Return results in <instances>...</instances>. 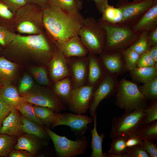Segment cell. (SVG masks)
Returning a JSON list of instances; mask_svg holds the SVG:
<instances>
[{
    "instance_id": "1",
    "label": "cell",
    "mask_w": 157,
    "mask_h": 157,
    "mask_svg": "<svg viewBox=\"0 0 157 157\" xmlns=\"http://www.w3.org/2000/svg\"><path fill=\"white\" fill-rule=\"evenodd\" d=\"M85 19L80 13H70L55 7L43 10L44 28L54 42L79 35Z\"/></svg>"
},
{
    "instance_id": "2",
    "label": "cell",
    "mask_w": 157,
    "mask_h": 157,
    "mask_svg": "<svg viewBox=\"0 0 157 157\" xmlns=\"http://www.w3.org/2000/svg\"><path fill=\"white\" fill-rule=\"evenodd\" d=\"M97 22L105 33L104 51H120L125 49L135 42L141 33L134 31L131 25L112 24L101 18Z\"/></svg>"
},
{
    "instance_id": "3",
    "label": "cell",
    "mask_w": 157,
    "mask_h": 157,
    "mask_svg": "<svg viewBox=\"0 0 157 157\" xmlns=\"http://www.w3.org/2000/svg\"><path fill=\"white\" fill-rule=\"evenodd\" d=\"M7 46L15 52L37 56L45 63L50 61L56 49H53L44 32L27 35L17 34L14 40Z\"/></svg>"
},
{
    "instance_id": "4",
    "label": "cell",
    "mask_w": 157,
    "mask_h": 157,
    "mask_svg": "<svg viewBox=\"0 0 157 157\" xmlns=\"http://www.w3.org/2000/svg\"><path fill=\"white\" fill-rule=\"evenodd\" d=\"M14 25L18 33L35 35L44 32L43 10L27 3L15 14Z\"/></svg>"
},
{
    "instance_id": "5",
    "label": "cell",
    "mask_w": 157,
    "mask_h": 157,
    "mask_svg": "<svg viewBox=\"0 0 157 157\" xmlns=\"http://www.w3.org/2000/svg\"><path fill=\"white\" fill-rule=\"evenodd\" d=\"M115 104L125 113L144 108L148 99L140 91L135 83L124 78L118 81L116 92Z\"/></svg>"
},
{
    "instance_id": "6",
    "label": "cell",
    "mask_w": 157,
    "mask_h": 157,
    "mask_svg": "<svg viewBox=\"0 0 157 157\" xmlns=\"http://www.w3.org/2000/svg\"><path fill=\"white\" fill-rule=\"evenodd\" d=\"M144 108L136 109L125 113L120 117H115L111 123L110 133L111 138L118 136L127 138L131 135L138 134L143 125L145 114Z\"/></svg>"
},
{
    "instance_id": "7",
    "label": "cell",
    "mask_w": 157,
    "mask_h": 157,
    "mask_svg": "<svg viewBox=\"0 0 157 157\" xmlns=\"http://www.w3.org/2000/svg\"><path fill=\"white\" fill-rule=\"evenodd\" d=\"M79 35L89 52L99 55L104 51L105 33L94 18L89 17L85 19Z\"/></svg>"
},
{
    "instance_id": "8",
    "label": "cell",
    "mask_w": 157,
    "mask_h": 157,
    "mask_svg": "<svg viewBox=\"0 0 157 157\" xmlns=\"http://www.w3.org/2000/svg\"><path fill=\"white\" fill-rule=\"evenodd\" d=\"M44 128L53 144L56 152L60 157H74L85 153L88 145L86 137L81 135L75 140H72L65 136L59 135L49 127Z\"/></svg>"
},
{
    "instance_id": "9",
    "label": "cell",
    "mask_w": 157,
    "mask_h": 157,
    "mask_svg": "<svg viewBox=\"0 0 157 157\" xmlns=\"http://www.w3.org/2000/svg\"><path fill=\"white\" fill-rule=\"evenodd\" d=\"M22 97V101L38 106L49 108L56 113L67 109L66 106L54 92L48 91L27 92Z\"/></svg>"
},
{
    "instance_id": "10",
    "label": "cell",
    "mask_w": 157,
    "mask_h": 157,
    "mask_svg": "<svg viewBox=\"0 0 157 157\" xmlns=\"http://www.w3.org/2000/svg\"><path fill=\"white\" fill-rule=\"evenodd\" d=\"M92 121V118L84 114L57 113L55 120L51 127L53 129L58 126H68L76 134L82 135L88 128V124Z\"/></svg>"
},
{
    "instance_id": "11",
    "label": "cell",
    "mask_w": 157,
    "mask_h": 157,
    "mask_svg": "<svg viewBox=\"0 0 157 157\" xmlns=\"http://www.w3.org/2000/svg\"><path fill=\"white\" fill-rule=\"evenodd\" d=\"M154 3V0L119 2L116 7L119 8L122 13V23L132 26L152 7Z\"/></svg>"
},
{
    "instance_id": "12",
    "label": "cell",
    "mask_w": 157,
    "mask_h": 157,
    "mask_svg": "<svg viewBox=\"0 0 157 157\" xmlns=\"http://www.w3.org/2000/svg\"><path fill=\"white\" fill-rule=\"evenodd\" d=\"M118 82L117 77L107 73L94 91L89 109L92 117L97 113V108L103 100L116 93Z\"/></svg>"
},
{
    "instance_id": "13",
    "label": "cell",
    "mask_w": 157,
    "mask_h": 157,
    "mask_svg": "<svg viewBox=\"0 0 157 157\" xmlns=\"http://www.w3.org/2000/svg\"><path fill=\"white\" fill-rule=\"evenodd\" d=\"M94 90L92 86L85 84L74 88L68 106L74 113L84 114L89 109Z\"/></svg>"
},
{
    "instance_id": "14",
    "label": "cell",
    "mask_w": 157,
    "mask_h": 157,
    "mask_svg": "<svg viewBox=\"0 0 157 157\" xmlns=\"http://www.w3.org/2000/svg\"><path fill=\"white\" fill-rule=\"evenodd\" d=\"M67 60L74 88L85 85L88 74L87 56L67 58Z\"/></svg>"
},
{
    "instance_id": "15",
    "label": "cell",
    "mask_w": 157,
    "mask_h": 157,
    "mask_svg": "<svg viewBox=\"0 0 157 157\" xmlns=\"http://www.w3.org/2000/svg\"><path fill=\"white\" fill-rule=\"evenodd\" d=\"M99 57L107 72L116 77L127 72L120 51H103Z\"/></svg>"
},
{
    "instance_id": "16",
    "label": "cell",
    "mask_w": 157,
    "mask_h": 157,
    "mask_svg": "<svg viewBox=\"0 0 157 157\" xmlns=\"http://www.w3.org/2000/svg\"><path fill=\"white\" fill-rule=\"evenodd\" d=\"M55 43L66 58L86 57L89 53L79 35Z\"/></svg>"
},
{
    "instance_id": "17",
    "label": "cell",
    "mask_w": 157,
    "mask_h": 157,
    "mask_svg": "<svg viewBox=\"0 0 157 157\" xmlns=\"http://www.w3.org/2000/svg\"><path fill=\"white\" fill-rule=\"evenodd\" d=\"M87 57L88 74L86 84L92 86L95 90L108 73L96 54L89 52Z\"/></svg>"
},
{
    "instance_id": "18",
    "label": "cell",
    "mask_w": 157,
    "mask_h": 157,
    "mask_svg": "<svg viewBox=\"0 0 157 157\" xmlns=\"http://www.w3.org/2000/svg\"><path fill=\"white\" fill-rule=\"evenodd\" d=\"M49 62L50 74L55 82L70 77L67 58L57 47Z\"/></svg>"
},
{
    "instance_id": "19",
    "label": "cell",
    "mask_w": 157,
    "mask_h": 157,
    "mask_svg": "<svg viewBox=\"0 0 157 157\" xmlns=\"http://www.w3.org/2000/svg\"><path fill=\"white\" fill-rule=\"evenodd\" d=\"M157 26V0L152 7L132 26L135 32H149Z\"/></svg>"
},
{
    "instance_id": "20",
    "label": "cell",
    "mask_w": 157,
    "mask_h": 157,
    "mask_svg": "<svg viewBox=\"0 0 157 157\" xmlns=\"http://www.w3.org/2000/svg\"><path fill=\"white\" fill-rule=\"evenodd\" d=\"M19 111L12 110L3 121L0 129V134L15 136L22 132V120Z\"/></svg>"
},
{
    "instance_id": "21",
    "label": "cell",
    "mask_w": 157,
    "mask_h": 157,
    "mask_svg": "<svg viewBox=\"0 0 157 157\" xmlns=\"http://www.w3.org/2000/svg\"><path fill=\"white\" fill-rule=\"evenodd\" d=\"M74 89L71 78L69 77L56 82L53 90L56 96L65 106L68 105Z\"/></svg>"
},
{
    "instance_id": "22",
    "label": "cell",
    "mask_w": 157,
    "mask_h": 157,
    "mask_svg": "<svg viewBox=\"0 0 157 157\" xmlns=\"http://www.w3.org/2000/svg\"><path fill=\"white\" fill-rule=\"evenodd\" d=\"M36 138L34 136L27 133L19 135L14 146L15 149L24 150L34 155L40 147Z\"/></svg>"
},
{
    "instance_id": "23",
    "label": "cell",
    "mask_w": 157,
    "mask_h": 157,
    "mask_svg": "<svg viewBox=\"0 0 157 157\" xmlns=\"http://www.w3.org/2000/svg\"><path fill=\"white\" fill-rule=\"evenodd\" d=\"M129 72L130 76L133 80L144 83L157 77V65L150 67H137Z\"/></svg>"
},
{
    "instance_id": "24",
    "label": "cell",
    "mask_w": 157,
    "mask_h": 157,
    "mask_svg": "<svg viewBox=\"0 0 157 157\" xmlns=\"http://www.w3.org/2000/svg\"><path fill=\"white\" fill-rule=\"evenodd\" d=\"M22 131L40 140H45L49 137L43 126L21 115Z\"/></svg>"
},
{
    "instance_id": "25",
    "label": "cell",
    "mask_w": 157,
    "mask_h": 157,
    "mask_svg": "<svg viewBox=\"0 0 157 157\" xmlns=\"http://www.w3.org/2000/svg\"><path fill=\"white\" fill-rule=\"evenodd\" d=\"M97 113L93 117L94 127L93 129H90L92 134V140L91 142L92 152L90 157H104L102 151V145L103 139L105 136L104 133L99 135L97 129Z\"/></svg>"
},
{
    "instance_id": "26",
    "label": "cell",
    "mask_w": 157,
    "mask_h": 157,
    "mask_svg": "<svg viewBox=\"0 0 157 157\" xmlns=\"http://www.w3.org/2000/svg\"><path fill=\"white\" fill-rule=\"evenodd\" d=\"M47 0L49 6L57 7L71 13H80L83 7L81 0Z\"/></svg>"
},
{
    "instance_id": "27",
    "label": "cell",
    "mask_w": 157,
    "mask_h": 157,
    "mask_svg": "<svg viewBox=\"0 0 157 157\" xmlns=\"http://www.w3.org/2000/svg\"><path fill=\"white\" fill-rule=\"evenodd\" d=\"M1 99L16 109L22 101V97L19 96L16 88L9 85H6L3 87Z\"/></svg>"
},
{
    "instance_id": "28",
    "label": "cell",
    "mask_w": 157,
    "mask_h": 157,
    "mask_svg": "<svg viewBox=\"0 0 157 157\" xmlns=\"http://www.w3.org/2000/svg\"><path fill=\"white\" fill-rule=\"evenodd\" d=\"M112 139L110 149L107 153H103L104 157H123L127 148L126 138L118 136Z\"/></svg>"
},
{
    "instance_id": "29",
    "label": "cell",
    "mask_w": 157,
    "mask_h": 157,
    "mask_svg": "<svg viewBox=\"0 0 157 157\" xmlns=\"http://www.w3.org/2000/svg\"><path fill=\"white\" fill-rule=\"evenodd\" d=\"M35 113L44 125L48 127L51 126L54 122L56 116V113L47 107L34 105Z\"/></svg>"
},
{
    "instance_id": "30",
    "label": "cell",
    "mask_w": 157,
    "mask_h": 157,
    "mask_svg": "<svg viewBox=\"0 0 157 157\" xmlns=\"http://www.w3.org/2000/svg\"><path fill=\"white\" fill-rule=\"evenodd\" d=\"M102 16V20L112 24L122 23L123 16L121 9L118 7L108 4L104 10Z\"/></svg>"
},
{
    "instance_id": "31",
    "label": "cell",
    "mask_w": 157,
    "mask_h": 157,
    "mask_svg": "<svg viewBox=\"0 0 157 157\" xmlns=\"http://www.w3.org/2000/svg\"><path fill=\"white\" fill-rule=\"evenodd\" d=\"M17 68L15 63L4 57H0V79L6 82L10 80L14 76Z\"/></svg>"
},
{
    "instance_id": "32",
    "label": "cell",
    "mask_w": 157,
    "mask_h": 157,
    "mask_svg": "<svg viewBox=\"0 0 157 157\" xmlns=\"http://www.w3.org/2000/svg\"><path fill=\"white\" fill-rule=\"evenodd\" d=\"M137 135L143 141L154 142L157 140V121L143 125Z\"/></svg>"
},
{
    "instance_id": "33",
    "label": "cell",
    "mask_w": 157,
    "mask_h": 157,
    "mask_svg": "<svg viewBox=\"0 0 157 157\" xmlns=\"http://www.w3.org/2000/svg\"><path fill=\"white\" fill-rule=\"evenodd\" d=\"M121 51L128 71H132L137 67L140 55L129 47Z\"/></svg>"
},
{
    "instance_id": "34",
    "label": "cell",
    "mask_w": 157,
    "mask_h": 157,
    "mask_svg": "<svg viewBox=\"0 0 157 157\" xmlns=\"http://www.w3.org/2000/svg\"><path fill=\"white\" fill-rule=\"evenodd\" d=\"M141 93L148 99L151 101L157 99V77L142 85H138Z\"/></svg>"
},
{
    "instance_id": "35",
    "label": "cell",
    "mask_w": 157,
    "mask_h": 157,
    "mask_svg": "<svg viewBox=\"0 0 157 157\" xmlns=\"http://www.w3.org/2000/svg\"><path fill=\"white\" fill-rule=\"evenodd\" d=\"M33 106L31 103L22 101L17 109L26 118L44 126V125L36 115Z\"/></svg>"
},
{
    "instance_id": "36",
    "label": "cell",
    "mask_w": 157,
    "mask_h": 157,
    "mask_svg": "<svg viewBox=\"0 0 157 157\" xmlns=\"http://www.w3.org/2000/svg\"><path fill=\"white\" fill-rule=\"evenodd\" d=\"M149 32H142L138 39L129 47L140 55L148 51L151 47L148 42Z\"/></svg>"
},
{
    "instance_id": "37",
    "label": "cell",
    "mask_w": 157,
    "mask_h": 157,
    "mask_svg": "<svg viewBox=\"0 0 157 157\" xmlns=\"http://www.w3.org/2000/svg\"><path fill=\"white\" fill-rule=\"evenodd\" d=\"M15 136L0 134V156H8L15 144Z\"/></svg>"
},
{
    "instance_id": "38",
    "label": "cell",
    "mask_w": 157,
    "mask_h": 157,
    "mask_svg": "<svg viewBox=\"0 0 157 157\" xmlns=\"http://www.w3.org/2000/svg\"><path fill=\"white\" fill-rule=\"evenodd\" d=\"M16 35L9 26L0 24V45L1 46H7L12 42Z\"/></svg>"
},
{
    "instance_id": "39",
    "label": "cell",
    "mask_w": 157,
    "mask_h": 157,
    "mask_svg": "<svg viewBox=\"0 0 157 157\" xmlns=\"http://www.w3.org/2000/svg\"><path fill=\"white\" fill-rule=\"evenodd\" d=\"M30 71L37 82L43 85H48L49 84V81L46 70L41 67L31 68Z\"/></svg>"
},
{
    "instance_id": "40",
    "label": "cell",
    "mask_w": 157,
    "mask_h": 157,
    "mask_svg": "<svg viewBox=\"0 0 157 157\" xmlns=\"http://www.w3.org/2000/svg\"><path fill=\"white\" fill-rule=\"evenodd\" d=\"M152 101V103L149 105H147L144 109L145 117L143 125L157 121V100Z\"/></svg>"
},
{
    "instance_id": "41",
    "label": "cell",
    "mask_w": 157,
    "mask_h": 157,
    "mask_svg": "<svg viewBox=\"0 0 157 157\" xmlns=\"http://www.w3.org/2000/svg\"><path fill=\"white\" fill-rule=\"evenodd\" d=\"M123 157H150L142 145L127 147Z\"/></svg>"
},
{
    "instance_id": "42",
    "label": "cell",
    "mask_w": 157,
    "mask_h": 157,
    "mask_svg": "<svg viewBox=\"0 0 157 157\" xmlns=\"http://www.w3.org/2000/svg\"><path fill=\"white\" fill-rule=\"evenodd\" d=\"M14 15L8 7L0 0V24L9 26L8 23L14 17Z\"/></svg>"
},
{
    "instance_id": "43",
    "label": "cell",
    "mask_w": 157,
    "mask_h": 157,
    "mask_svg": "<svg viewBox=\"0 0 157 157\" xmlns=\"http://www.w3.org/2000/svg\"><path fill=\"white\" fill-rule=\"evenodd\" d=\"M157 65L148 51L140 55L138 60L137 67H150Z\"/></svg>"
},
{
    "instance_id": "44",
    "label": "cell",
    "mask_w": 157,
    "mask_h": 157,
    "mask_svg": "<svg viewBox=\"0 0 157 157\" xmlns=\"http://www.w3.org/2000/svg\"><path fill=\"white\" fill-rule=\"evenodd\" d=\"M33 85V81L28 74H25L21 81L19 88L20 94H25L31 89Z\"/></svg>"
},
{
    "instance_id": "45",
    "label": "cell",
    "mask_w": 157,
    "mask_h": 157,
    "mask_svg": "<svg viewBox=\"0 0 157 157\" xmlns=\"http://www.w3.org/2000/svg\"><path fill=\"white\" fill-rule=\"evenodd\" d=\"M14 14L27 3L26 0H1Z\"/></svg>"
},
{
    "instance_id": "46",
    "label": "cell",
    "mask_w": 157,
    "mask_h": 157,
    "mask_svg": "<svg viewBox=\"0 0 157 157\" xmlns=\"http://www.w3.org/2000/svg\"><path fill=\"white\" fill-rule=\"evenodd\" d=\"M142 146L150 157H157V145L154 142L143 141Z\"/></svg>"
},
{
    "instance_id": "47",
    "label": "cell",
    "mask_w": 157,
    "mask_h": 157,
    "mask_svg": "<svg viewBox=\"0 0 157 157\" xmlns=\"http://www.w3.org/2000/svg\"><path fill=\"white\" fill-rule=\"evenodd\" d=\"M13 109L1 99L0 100V129L5 118Z\"/></svg>"
},
{
    "instance_id": "48",
    "label": "cell",
    "mask_w": 157,
    "mask_h": 157,
    "mask_svg": "<svg viewBox=\"0 0 157 157\" xmlns=\"http://www.w3.org/2000/svg\"><path fill=\"white\" fill-rule=\"evenodd\" d=\"M143 140L137 134H134L128 137L126 139V144L127 147L138 145H142Z\"/></svg>"
},
{
    "instance_id": "49",
    "label": "cell",
    "mask_w": 157,
    "mask_h": 157,
    "mask_svg": "<svg viewBox=\"0 0 157 157\" xmlns=\"http://www.w3.org/2000/svg\"><path fill=\"white\" fill-rule=\"evenodd\" d=\"M148 42L151 47L157 45V26L149 32Z\"/></svg>"
},
{
    "instance_id": "50",
    "label": "cell",
    "mask_w": 157,
    "mask_h": 157,
    "mask_svg": "<svg viewBox=\"0 0 157 157\" xmlns=\"http://www.w3.org/2000/svg\"><path fill=\"white\" fill-rule=\"evenodd\" d=\"M34 156L24 150L13 149L8 156L9 157H32Z\"/></svg>"
},
{
    "instance_id": "51",
    "label": "cell",
    "mask_w": 157,
    "mask_h": 157,
    "mask_svg": "<svg viewBox=\"0 0 157 157\" xmlns=\"http://www.w3.org/2000/svg\"><path fill=\"white\" fill-rule=\"evenodd\" d=\"M27 3L33 4L43 10L49 6L47 0H26Z\"/></svg>"
},
{
    "instance_id": "52",
    "label": "cell",
    "mask_w": 157,
    "mask_h": 157,
    "mask_svg": "<svg viewBox=\"0 0 157 157\" xmlns=\"http://www.w3.org/2000/svg\"><path fill=\"white\" fill-rule=\"evenodd\" d=\"M98 11L102 13L106 6L108 4V0H93Z\"/></svg>"
},
{
    "instance_id": "53",
    "label": "cell",
    "mask_w": 157,
    "mask_h": 157,
    "mask_svg": "<svg viewBox=\"0 0 157 157\" xmlns=\"http://www.w3.org/2000/svg\"><path fill=\"white\" fill-rule=\"evenodd\" d=\"M148 51L155 62L157 63V45L151 47Z\"/></svg>"
},
{
    "instance_id": "54",
    "label": "cell",
    "mask_w": 157,
    "mask_h": 157,
    "mask_svg": "<svg viewBox=\"0 0 157 157\" xmlns=\"http://www.w3.org/2000/svg\"><path fill=\"white\" fill-rule=\"evenodd\" d=\"M3 88H1V87H0V100L1 99V96H2V90H3Z\"/></svg>"
},
{
    "instance_id": "55",
    "label": "cell",
    "mask_w": 157,
    "mask_h": 157,
    "mask_svg": "<svg viewBox=\"0 0 157 157\" xmlns=\"http://www.w3.org/2000/svg\"><path fill=\"white\" fill-rule=\"evenodd\" d=\"M144 0H133V1H134L138 2V1H143Z\"/></svg>"
},
{
    "instance_id": "56",
    "label": "cell",
    "mask_w": 157,
    "mask_h": 157,
    "mask_svg": "<svg viewBox=\"0 0 157 157\" xmlns=\"http://www.w3.org/2000/svg\"><path fill=\"white\" fill-rule=\"evenodd\" d=\"M119 1V2H123V1H128L129 0H117Z\"/></svg>"
},
{
    "instance_id": "57",
    "label": "cell",
    "mask_w": 157,
    "mask_h": 157,
    "mask_svg": "<svg viewBox=\"0 0 157 157\" xmlns=\"http://www.w3.org/2000/svg\"><path fill=\"white\" fill-rule=\"evenodd\" d=\"M1 47H0V50H1Z\"/></svg>"
}]
</instances>
